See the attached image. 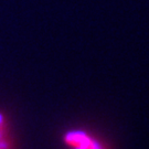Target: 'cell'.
<instances>
[{
  "label": "cell",
  "mask_w": 149,
  "mask_h": 149,
  "mask_svg": "<svg viewBox=\"0 0 149 149\" xmlns=\"http://www.w3.org/2000/svg\"><path fill=\"white\" fill-rule=\"evenodd\" d=\"M0 149H13V141L5 116L0 115Z\"/></svg>",
  "instance_id": "cell-2"
},
{
  "label": "cell",
  "mask_w": 149,
  "mask_h": 149,
  "mask_svg": "<svg viewBox=\"0 0 149 149\" xmlns=\"http://www.w3.org/2000/svg\"><path fill=\"white\" fill-rule=\"evenodd\" d=\"M62 139L68 149H108L101 139L85 129H70Z\"/></svg>",
  "instance_id": "cell-1"
}]
</instances>
